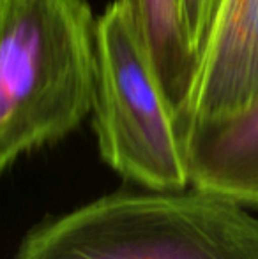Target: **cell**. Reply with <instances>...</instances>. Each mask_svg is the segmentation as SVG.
I'll use <instances>...</instances> for the list:
<instances>
[{
  "label": "cell",
  "instance_id": "cell-1",
  "mask_svg": "<svg viewBox=\"0 0 258 259\" xmlns=\"http://www.w3.org/2000/svg\"><path fill=\"white\" fill-rule=\"evenodd\" d=\"M96 25L87 0H0V173L92 113Z\"/></svg>",
  "mask_w": 258,
  "mask_h": 259
},
{
  "label": "cell",
  "instance_id": "cell-2",
  "mask_svg": "<svg viewBox=\"0 0 258 259\" xmlns=\"http://www.w3.org/2000/svg\"><path fill=\"white\" fill-rule=\"evenodd\" d=\"M14 259H258V219L195 187L117 192L32 228Z\"/></svg>",
  "mask_w": 258,
  "mask_h": 259
},
{
  "label": "cell",
  "instance_id": "cell-3",
  "mask_svg": "<svg viewBox=\"0 0 258 259\" xmlns=\"http://www.w3.org/2000/svg\"><path fill=\"white\" fill-rule=\"evenodd\" d=\"M92 125L101 159L151 191L191 185L186 140L121 0L96 25Z\"/></svg>",
  "mask_w": 258,
  "mask_h": 259
},
{
  "label": "cell",
  "instance_id": "cell-4",
  "mask_svg": "<svg viewBox=\"0 0 258 259\" xmlns=\"http://www.w3.org/2000/svg\"><path fill=\"white\" fill-rule=\"evenodd\" d=\"M256 101L258 0H221L180 129L237 115Z\"/></svg>",
  "mask_w": 258,
  "mask_h": 259
},
{
  "label": "cell",
  "instance_id": "cell-5",
  "mask_svg": "<svg viewBox=\"0 0 258 259\" xmlns=\"http://www.w3.org/2000/svg\"><path fill=\"white\" fill-rule=\"evenodd\" d=\"M191 187L258 208V101L184 133Z\"/></svg>",
  "mask_w": 258,
  "mask_h": 259
},
{
  "label": "cell",
  "instance_id": "cell-6",
  "mask_svg": "<svg viewBox=\"0 0 258 259\" xmlns=\"http://www.w3.org/2000/svg\"><path fill=\"white\" fill-rule=\"evenodd\" d=\"M121 4L180 123L198 71L180 0H121Z\"/></svg>",
  "mask_w": 258,
  "mask_h": 259
},
{
  "label": "cell",
  "instance_id": "cell-7",
  "mask_svg": "<svg viewBox=\"0 0 258 259\" xmlns=\"http://www.w3.org/2000/svg\"><path fill=\"white\" fill-rule=\"evenodd\" d=\"M219 2L221 0H180L184 28H186L191 48L198 57V64L205 42L209 39Z\"/></svg>",
  "mask_w": 258,
  "mask_h": 259
}]
</instances>
